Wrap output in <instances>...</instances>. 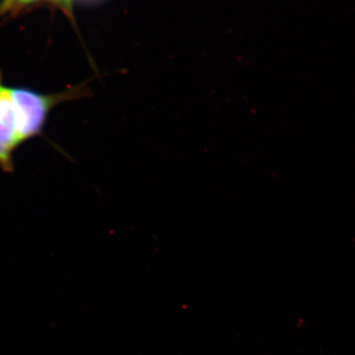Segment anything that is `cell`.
<instances>
[{
	"instance_id": "obj_1",
	"label": "cell",
	"mask_w": 355,
	"mask_h": 355,
	"mask_svg": "<svg viewBox=\"0 0 355 355\" xmlns=\"http://www.w3.org/2000/svg\"><path fill=\"white\" fill-rule=\"evenodd\" d=\"M87 83L62 92L44 94L25 86H9L0 70V169L14 171V153L28 140L43 135L58 105L87 97Z\"/></svg>"
},
{
	"instance_id": "obj_2",
	"label": "cell",
	"mask_w": 355,
	"mask_h": 355,
	"mask_svg": "<svg viewBox=\"0 0 355 355\" xmlns=\"http://www.w3.org/2000/svg\"><path fill=\"white\" fill-rule=\"evenodd\" d=\"M33 1H36V0H4L3 6L1 8L8 9L12 8L14 6H22L25 4L32 3ZM53 1L58 2V3L65 7H69L70 6V0H53Z\"/></svg>"
}]
</instances>
